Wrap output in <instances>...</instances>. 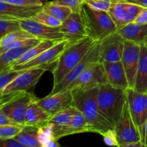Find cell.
Returning <instances> with one entry per match:
<instances>
[{
	"mask_svg": "<svg viewBox=\"0 0 147 147\" xmlns=\"http://www.w3.org/2000/svg\"><path fill=\"white\" fill-rule=\"evenodd\" d=\"M98 87L88 90L72 89L74 106L83 114L90 125L93 133L102 136L108 131L114 129L109 119L100 110L97 102Z\"/></svg>",
	"mask_w": 147,
	"mask_h": 147,
	"instance_id": "cell-1",
	"label": "cell"
},
{
	"mask_svg": "<svg viewBox=\"0 0 147 147\" xmlns=\"http://www.w3.org/2000/svg\"><path fill=\"white\" fill-rule=\"evenodd\" d=\"M96 42H97L90 37H86L76 42L69 44L60 55L55 68L53 72L54 85L60 83L81 61Z\"/></svg>",
	"mask_w": 147,
	"mask_h": 147,
	"instance_id": "cell-2",
	"label": "cell"
},
{
	"mask_svg": "<svg viewBox=\"0 0 147 147\" xmlns=\"http://www.w3.org/2000/svg\"><path fill=\"white\" fill-rule=\"evenodd\" d=\"M80 12L86 35L94 41H100L117 31V27L108 11L94 9L83 4Z\"/></svg>",
	"mask_w": 147,
	"mask_h": 147,
	"instance_id": "cell-3",
	"label": "cell"
},
{
	"mask_svg": "<svg viewBox=\"0 0 147 147\" xmlns=\"http://www.w3.org/2000/svg\"><path fill=\"white\" fill-rule=\"evenodd\" d=\"M97 102L102 113L115 126L121 117L126 105V90L109 83L100 85L98 90Z\"/></svg>",
	"mask_w": 147,
	"mask_h": 147,
	"instance_id": "cell-4",
	"label": "cell"
},
{
	"mask_svg": "<svg viewBox=\"0 0 147 147\" xmlns=\"http://www.w3.org/2000/svg\"><path fill=\"white\" fill-rule=\"evenodd\" d=\"M126 94L131 116L140 133L142 142L144 143L147 121V93H141L129 88L126 90Z\"/></svg>",
	"mask_w": 147,
	"mask_h": 147,
	"instance_id": "cell-5",
	"label": "cell"
},
{
	"mask_svg": "<svg viewBox=\"0 0 147 147\" xmlns=\"http://www.w3.org/2000/svg\"><path fill=\"white\" fill-rule=\"evenodd\" d=\"M68 45L69 40L67 39L60 40L53 47L45 50L32 60L24 64L11 66L9 70L23 71L33 67H43L47 70L52 71L51 67L55 68L57 60Z\"/></svg>",
	"mask_w": 147,
	"mask_h": 147,
	"instance_id": "cell-6",
	"label": "cell"
},
{
	"mask_svg": "<svg viewBox=\"0 0 147 147\" xmlns=\"http://www.w3.org/2000/svg\"><path fill=\"white\" fill-rule=\"evenodd\" d=\"M99 61V43H96L92 48L88 52L81 61L57 84L54 85L50 94L58 93L68 89L73 82H74L85 70L90 65Z\"/></svg>",
	"mask_w": 147,
	"mask_h": 147,
	"instance_id": "cell-7",
	"label": "cell"
},
{
	"mask_svg": "<svg viewBox=\"0 0 147 147\" xmlns=\"http://www.w3.org/2000/svg\"><path fill=\"white\" fill-rule=\"evenodd\" d=\"M114 130L117 136L119 147H126L129 144L142 142L140 133L131 116L127 100L121 117L114 126Z\"/></svg>",
	"mask_w": 147,
	"mask_h": 147,
	"instance_id": "cell-8",
	"label": "cell"
},
{
	"mask_svg": "<svg viewBox=\"0 0 147 147\" xmlns=\"http://www.w3.org/2000/svg\"><path fill=\"white\" fill-rule=\"evenodd\" d=\"M108 83L104 66L100 62H97L86 69L74 82L69 86V90L74 88L88 90Z\"/></svg>",
	"mask_w": 147,
	"mask_h": 147,
	"instance_id": "cell-9",
	"label": "cell"
},
{
	"mask_svg": "<svg viewBox=\"0 0 147 147\" xmlns=\"http://www.w3.org/2000/svg\"><path fill=\"white\" fill-rule=\"evenodd\" d=\"M125 41V39L117 31L99 41V61L100 63L120 61Z\"/></svg>",
	"mask_w": 147,
	"mask_h": 147,
	"instance_id": "cell-10",
	"label": "cell"
},
{
	"mask_svg": "<svg viewBox=\"0 0 147 147\" xmlns=\"http://www.w3.org/2000/svg\"><path fill=\"white\" fill-rule=\"evenodd\" d=\"M19 23L22 29L26 30L34 37L42 40H62L66 39L60 27H52L45 25L32 18L20 19Z\"/></svg>",
	"mask_w": 147,
	"mask_h": 147,
	"instance_id": "cell-11",
	"label": "cell"
},
{
	"mask_svg": "<svg viewBox=\"0 0 147 147\" xmlns=\"http://www.w3.org/2000/svg\"><path fill=\"white\" fill-rule=\"evenodd\" d=\"M141 53V44L126 40L121 61L126 72L129 88H133Z\"/></svg>",
	"mask_w": 147,
	"mask_h": 147,
	"instance_id": "cell-12",
	"label": "cell"
},
{
	"mask_svg": "<svg viewBox=\"0 0 147 147\" xmlns=\"http://www.w3.org/2000/svg\"><path fill=\"white\" fill-rule=\"evenodd\" d=\"M36 101L50 116L74 106L73 92L69 89L54 94H49L42 98H37Z\"/></svg>",
	"mask_w": 147,
	"mask_h": 147,
	"instance_id": "cell-13",
	"label": "cell"
},
{
	"mask_svg": "<svg viewBox=\"0 0 147 147\" xmlns=\"http://www.w3.org/2000/svg\"><path fill=\"white\" fill-rule=\"evenodd\" d=\"M45 71L47 70L43 67H33L23 70L3 90L2 93L28 91L38 83Z\"/></svg>",
	"mask_w": 147,
	"mask_h": 147,
	"instance_id": "cell-14",
	"label": "cell"
},
{
	"mask_svg": "<svg viewBox=\"0 0 147 147\" xmlns=\"http://www.w3.org/2000/svg\"><path fill=\"white\" fill-rule=\"evenodd\" d=\"M60 28L65 35L66 39L69 40V44L87 37L80 11H73L62 22Z\"/></svg>",
	"mask_w": 147,
	"mask_h": 147,
	"instance_id": "cell-15",
	"label": "cell"
},
{
	"mask_svg": "<svg viewBox=\"0 0 147 147\" xmlns=\"http://www.w3.org/2000/svg\"><path fill=\"white\" fill-rule=\"evenodd\" d=\"M53 137L58 140L60 138L76 134L92 132L91 128L83 113L77 109L70 123L61 127H52Z\"/></svg>",
	"mask_w": 147,
	"mask_h": 147,
	"instance_id": "cell-16",
	"label": "cell"
},
{
	"mask_svg": "<svg viewBox=\"0 0 147 147\" xmlns=\"http://www.w3.org/2000/svg\"><path fill=\"white\" fill-rule=\"evenodd\" d=\"M36 98L34 94L27 91L22 96L4 106L1 110L16 123L24 126L27 108L30 103Z\"/></svg>",
	"mask_w": 147,
	"mask_h": 147,
	"instance_id": "cell-17",
	"label": "cell"
},
{
	"mask_svg": "<svg viewBox=\"0 0 147 147\" xmlns=\"http://www.w3.org/2000/svg\"><path fill=\"white\" fill-rule=\"evenodd\" d=\"M42 6L23 7L9 4L0 1V19L7 20H20V19L32 18Z\"/></svg>",
	"mask_w": 147,
	"mask_h": 147,
	"instance_id": "cell-18",
	"label": "cell"
},
{
	"mask_svg": "<svg viewBox=\"0 0 147 147\" xmlns=\"http://www.w3.org/2000/svg\"><path fill=\"white\" fill-rule=\"evenodd\" d=\"M108 83L114 87L126 90L129 88L126 72L121 61L103 62Z\"/></svg>",
	"mask_w": 147,
	"mask_h": 147,
	"instance_id": "cell-19",
	"label": "cell"
},
{
	"mask_svg": "<svg viewBox=\"0 0 147 147\" xmlns=\"http://www.w3.org/2000/svg\"><path fill=\"white\" fill-rule=\"evenodd\" d=\"M37 98L30 103L27 108L24 125L43 127L49 124L51 116L47 113L36 101Z\"/></svg>",
	"mask_w": 147,
	"mask_h": 147,
	"instance_id": "cell-20",
	"label": "cell"
},
{
	"mask_svg": "<svg viewBox=\"0 0 147 147\" xmlns=\"http://www.w3.org/2000/svg\"><path fill=\"white\" fill-rule=\"evenodd\" d=\"M117 32L125 40L143 44L147 37V24H138L133 22L118 29Z\"/></svg>",
	"mask_w": 147,
	"mask_h": 147,
	"instance_id": "cell-21",
	"label": "cell"
},
{
	"mask_svg": "<svg viewBox=\"0 0 147 147\" xmlns=\"http://www.w3.org/2000/svg\"><path fill=\"white\" fill-rule=\"evenodd\" d=\"M133 88L147 93V46L141 44V53Z\"/></svg>",
	"mask_w": 147,
	"mask_h": 147,
	"instance_id": "cell-22",
	"label": "cell"
},
{
	"mask_svg": "<svg viewBox=\"0 0 147 147\" xmlns=\"http://www.w3.org/2000/svg\"><path fill=\"white\" fill-rule=\"evenodd\" d=\"M40 127L24 125L20 133L14 138L24 147H42L40 138Z\"/></svg>",
	"mask_w": 147,
	"mask_h": 147,
	"instance_id": "cell-23",
	"label": "cell"
},
{
	"mask_svg": "<svg viewBox=\"0 0 147 147\" xmlns=\"http://www.w3.org/2000/svg\"><path fill=\"white\" fill-rule=\"evenodd\" d=\"M59 41H60V40H42L40 42H39L38 44L32 46L30 49H28L25 53H23L22 55L11 66L19 65L27 63L30 60H32L33 58L37 57V55H39L40 53L44 52L45 50L53 47Z\"/></svg>",
	"mask_w": 147,
	"mask_h": 147,
	"instance_id": "cell-24",
	"label": "cell"
},
{
	"mask_svg": "<svg viewBox=\"0 0 147 147\" xmlns=\"http://www.w3.org/2000/svg\"><path fill=\"white\" fill-rule=\"evenodd\" d=\"M34 45L17 47L1 54L0 55V73L9 69L10 67L22 55L23 53Z\"/></svg>",
	"mask_w": 147,
	"mask_h": 147,
	"instance_id": "cell-25",
	"label": "cell"
},
{
	"mask_svg": "<svg viewBox=\"0 0 147 147\" xmlns=\"http://www.w3.org/2000/svg\"><path fill=\"white\" fill-rule=\"evenodd\" d=\"M42 10L50 14L55 18L63 22L72 12L73 10L69 7L59 4L54 0L51 1H46L42 7Z\"/></svg>",
	"mask_w": 147,
	"mask_h": 147,
	"instance_id": "cell-26",
	"label": "cell"
},
{
	"mask_svg": "<svg viewBox=\"0 0 147 147\" xmlns=\"http://www.w3.org/2000/svg\"><path fill=\"white\" fill-rule=\"evenodd\" d=\"M126 3L121 0H112L111 5L109 8V15L114 22L118 29L121 28L124 24V12Z\"/></svg>",
	"mask_w": 147,
	"mask_h": 147,
	"instance_id": "cell-27",
	"label": "cell"
},
{
	"mask_svg": "<svg viewBox=\"0 0 147 147\" xmlns=\"http://www.w3.org/2000/svg\"><path fill=\"white\" fill-rule=\"evenodd\" d=\"M76 110L77 109L73 106L56 113L55 114L51 116L49 121V124L52 127H61L69 124Z\"/></svg>",
	"mask_w": 147,
	"mask_h": 147,
	"instance_id": "cell-28",
	"label": "cell"
},
{
	"mask_svg": "<svg viewBox=\"0 0 147 147\" xmlns=\"http://www.w3.org/2000/svg\"><path fill=\"white\" fill-rule=\"evenodd\" d=\"M42 41V40L37 37H33V38H27L22 40H17V41L11 42L7 43V44L0 45V55L11 49L17 48V47H24L27 45H34L38 44Z\"/></svg>",
	"mask_w": 147,
	"mask_h": 147,
	"instance_id": "cell-29",
	"label": "cell"
},
{
	"mask_svg": "<svg viewBox=\"0 0 147 147\" xmlns=\"http://www.w3.org/2000/svg\"><path fill=\"white\" fill-rule=\"evenodd\" d=\"M32 19H33L35 21L41 23V24L52 27H60V25L62 24L61 21L53 17L50 14H47V12L42 10V9L40 11H37L32 17Z\"/></svg>",
	"mask_w": 147,
	"mask_h": 147,
	"instance_id": "cell-30",
	"label": "cell"
},
{
	"mask_svg": "<svg viewBox=\"0 0 147 147\" xmlns=\"http://www.w3.org/2000/svg\"><path fill=\"white\" fill-rule=\"evenodd\" d=\"M20 29L22 28L18 20L0 19V41L9 33Z\"/></svg>",
	"mask_w": 147,
	"mask_h": 147,
	"instance_id": "cell-31",
	"label": "cell"
},
{
	"mask_svg": "<svg viewBox=\"0 0 147 147\" xmlns=\"http://www.w3.org/2000/svg\"><path fill=\"white\" fill-rule=\"evenodd\" d=\"M33 37H34L32 34L29 33L26 30H23V29H20V30H16V31H14L7 34L0 41V45L7 44V43L11 42L17 41V40H22L27 38H33Z\"/></svg>",
	"mask_w": 147,
	"mask_h": 147,
	"instance_id": "cell-32",
	"label": "cell"
},
{
	"mask_svg": "<svg viewBox=\"0 0 147 147\" xmlns=\"http://www.w3.org/2000/svg\"><path fill=\"white\" fill-rule=\"evenodd\" d=\"M126 3V6H125L124 12V24L126 25L129 23L133 22L135 21V20L144 7L134 4H131V3Z\"/></svg>",
	"mask_w": 147,
	"mask_h": 147,
	"instance_id": "cell-33",
	"label": "cell"
},
{
	"mask_svg": "<svg viewBox=\"0 0 147 147\" xmlns=\"http://www.w3.org/2000/svg\"><path fill=\"white\" fill-rule=\"evenodd\" d=\"M23 126L15 124L0 125V139L14 138L22 129Z\"/></svg>",
	"mask_w": 147,
	"mask_h": 147,
	"instance_id": "cell-34",
	"label": "cell"
},
{
	"mask_svg": "<svg viewBox=\"0 0 147 147\" xmlns=\"http://www.w3.org/2000/svg\"><path fill=\"white\" fill-rule=\"evenodd\" d=\"M22 72L20 70H10L8 69L0 73V93Z\"/></svg>",
	"mask_w": 147,
	"mask_h": 147,
	"instance_id": "cell-35",
	"label": "cell"
},
{
	"mask_svg": "<svg viewBox=\"0 0 147 147\" xmlns=\"http://www.w3.org/2000/svg\"><path fill=\"white\" fill-rule=\"evenodd\" d=\"M112 0H83V4L96 10L100 11H109Z\"/></svg>",
	"mask_w": 147,
	"mask_h": 147,
	"instance_id": "cell-36",
	"label": "cell"
},
{
	"mask_svg": "<svg viewBox=\"0 0 147 147\" xmlns=\"http://www.w3.org/2000/svg\"><path fill=\"white\" fill-rule=\"evenodd\" d=\"M25 93V91L13 92V93H3L2 92L0 93V110L2 109L4 106L8 105L9 103H11L16 99L22 96Z\"/></svg>",
	"mask_w": 147,
	"mask_h": 147,
	"instance_id": "cell-37",
	"label": "cell"
},
{
	"mask_svg": "<svg viewBox=\"0 0 147 147\" xmlns=\"http://www.w3.org/2000/svg\"><path fill=\"white\" fill-rule=\"evenodd\" d=\"M9 4L23 7H34V6H43L47 0H0Z\"/></svg>",
	"mask_w": 147,
	"mask_h": 147,
	"instance_id": "cell-38",
	"label": "cell"
},
{
	"mask_svg": "<svg viewBox=\"0 0 147 147\" xmlns=\"http://www.w3.org/2000/svg\"><path fill=\"white\" fill-rule=\"evenodd\" d=\"M102 136L106 144L111 146H119V142L114 129L108 131L107 132L103 134Z\"/></svg>",
	"mask_w": 147,
	"mask_h": 147,
	"instance_id": "cell-39",
	"label": "cell"
},
{
	"mask_svg": "<svg viewBox=\"0 0 147 147\" xmlns=\"http://www.w3.org/2000/svg\"><path fill=\"white\" fill-rule=\"evenodd\" d=\"M59 4L71 8L73 11H80L83 4V0H55Z\"/></svg>",
	"mask_w": 147,
	"mask_h": 147,
	"instance_id": "cell-40",
	"label": "cell"
},
{
	"mask_svg": "<svg viewBox=\"0 0 147 147\" xmlns=\"http://www.w3.org/2000/svg\"><path fill=\"white\" fill-rule=\"evenodd\" d=\"M0 147H24L17 140L11 139H0Z\"/></svg>",
	"mask_w": 147,
	"mask_h": 147,
	"instance_id": "cell-41",
	"label": "cell"
},
{
	"mask_svg": "<svg viewBox=\"0 0 147 147\" xmlns=\"http://www.w3.org/2000/svg\"><path fill=\"white\" fill-rule=\"evenodd\" d=\"M134 22L138 24H147V7H144L138 17L135 20Z\"/></svg>",
	"mask_w": 147,
	"mask_h": 147,
	"instance_id": "cell-42",
	"label": "cell"
},
{
	"mask_svg": "<svg viewBox=\"0 0 147 147\" xmlns=\"http://www.w3.org/2000/svg\"><path fill=\"white\" fill-rule=\"evenodd\" d=\"M4 124H15V125H20L15 121L10 119L8 116L5 114L3 112V111L0 110V125H4ZM22 126V125H21Z\"/></svg>",
	"mask_w": 147,
	"mask_h": 147,
	"instance_id": "cell-43",
	"label": "cell"
},
{
	"mask_svg": "<svg viewBox=\"0 0 147 147\" xmlns=\"http://www.w3.org/2000/svg\"><path fill=\"white\" fill-rule=\"evenodd\" d=\"M122 1L136 4L142 7H147V0H122Z\"/></svg>",
	"mask_w": 147,
	"mask_h": 147,
	"instance_id": "cell-44",
	"label": "cell"
},
{
	"mask_svg": "<svg viewBox=\"0 0 147 147\" xmlns=\"http://www.w3.org/2000/svg\"><path fill=\"white\" fill-rule=\"evenodd\" d=\"M144 145L145 147H147V121L146 124V128H145V136H144Z\"/></svg>",
	"mask_w": 147,
	"mask_h": 147,
	"instance_id": "cell-45",
	"label": "cell"
},
{
	"mask_svg": "<svg viewBox=\"0 0 147 147\" xmlns=\"http://www.w3.org/2000/svg\"><path fill=\"white\" fill-rule=\"evenodd\" d=\"M143 44H144V45H146V46H147V37L146 38V40H145Z\"/></svg>",
	"mask_w": 147,
	"mask_h": 147,
	"instance_id": "cell-46",
	"label": "cell"
}]
</instances>
